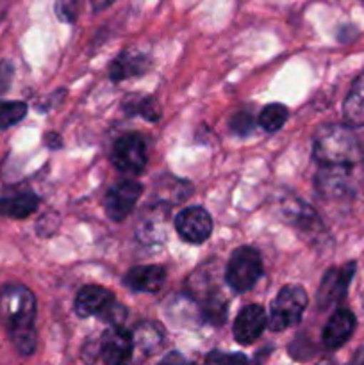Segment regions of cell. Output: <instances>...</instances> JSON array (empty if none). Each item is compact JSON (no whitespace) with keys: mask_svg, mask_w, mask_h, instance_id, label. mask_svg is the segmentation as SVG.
<instances>
[{"mask_svg":"<svg viewBox=\"0 0 364 365\" xmlns=\"http://www.w3.org/2000/svg\"><path fill=\"white\" fill-rule=\"evenodd\" d=\"M0 319L6 324L14 349L29 356L36 351V298L25 285L9 284L0 291Z\"/></svg>","mask_w":364,"mask_h":365,"instance_id":"obj_1","label":"cell"},{"mask_svg":"<svg viewBox=\"0 0 364 365\" xmlns=\"http://www.w3.org/2000/svg\"><path fill=\"white\" fill-rule=\"evenodd\" d=\"M313 155L321 166H357L363 150L350 127L323 125L314 135Z\"/></svg>","mask_w":364,"mask_h":365,"instance_id":"obj_2","label":"cell"},{"mask_svg":"<svg viewBox=\"0 0 364 365\" xmlns=\"http://www.w3.org/2000/svg\"><path fill=\"white\" fill-rule=\"evenodd\" d=\"M307 307V292L300 285H285L273 299L268 316V328L271 331H282L300 323Z\"/></svg>","mask_w":364,"mask_h":365,"instance_id":"obj_3","label":"cell"},{"mask_svg":"<svg viewBox=\"0 0 364 365\" xmlns=\"http://www.w3.org/2000/svg\"><path fill=\"white\" fill-rule=\"evenodd\" d=\"M261 274H263V260L256 248L241 246L234 250L225 269V280L228 287L234 289L236 292H246L256 285Z\"/></svg>","mask_w":364,"mask_h":365,"instance_id":"obj_4","label":"cell"},{"mask_svg":"<svg viewBox=\"0 0 364 365\" xmlns=\"http://www.w3.org/2000/svg\"><path fill=\"white\" fill-rule=\"evenodd\" d=\"M111 163L125 173H141L146 166V143L139 134H125L114 141Z\"/></svg>","mask_w":364,"mask_h":365,"instance_id":"obj_5","label":"cell"},{"mask_svg":"<svg viewBox=\"0 0 364 365\" xmlns=\"http://www.w3.org/2000/svg\"><path fill=\"white\" fill-rule=\"evenodd\" d=\"M353 168L355 166H321L316 175V189L323 198L341 200L353 192Z\"/></svg>","mask_w":364,"mask_h":365,"instance_id":"obj_6","label":"cell"},{"mask_svg":"<svg viewBox=\"0 0 364 365\" xmlns=\"http://www.w3.org/2000/svg\"><path fill=\"white\" fill-rule=\"evenodd\" d=\"M141 192V184L134 180L118 182L116 185H113L103 198V209H106L107 217L111 221H123L132 212Z\"/></svg>","mask_w":364,"mask_h":365,"instance_id":"obj_7","label":"cell"},{"mask_svg":"<svg viewBox=\"0 0 364 365\" xmlns=\"http://www.w3.org/2000/svg\"><path fill=\"white\" fill-rule=\"evenodd\" d=\"M175 228L184 241L202 245L213 232V220L203 207H188L175 217Z\"/></svg>","mask_w":364,"mask_h":365,"instance_id":"obj_8","label":"cell"},{"mask_svg":"<svg viewBox=\"0 0 364 365\" xmlns=\"http://www.w3.org/2000/svg\"><path fill=\"white\" fill-rule=\"evenodd\" d=\"M353 273H355V262H350L343 267H332L327 271L318 291V307L321 310L335 305L345 298Z\"/></svg>","mask_w":364,"mask_h":365,"instance_id":"obj_9","label":"cell"},{"mask_svg":"<svg viewBox=\"0 0 364 365\" xmlns=\"http://www.w3.org/2000/svg\"><path fill=\"white\" fill-rule=\"evenodd\" d=\"M134 351V337L121 327H113L102 335L100 355L107 365H125Z\"/></svg>","mask_w":364,"mask_h":365,"instance_id":"obj_10","label":"cell"},{"mask_svg":"<svg viewBox=\"0 0 364 365\" xmlns=\"http://www.w3.org/2000/svg\"><path fill=\"white\" fill-rule=\"evenodd\" d=\"M268 327V317L264 307L256 305H246L243 307L241 312L238 314L234 321V339L239 344H252L253 341L261 337V334L264 331V328Z\"/></svg>","mask_w":364,"mask_h":365,"instance_id":"obj_11","label":"cell"},{"mask_svg":"<svg viewBox=\"0 0 364 365\" xmlns=\"http://www.w3.org/2000/svg\"><path fill=\"white\" fill-rule=\"evenodd\" d=\"M166 280V271L161 266H138L132 267L123 278V284L136 292H153L159 291Z\"/></svg>","mask_w":364,"mask_h":365,"instance_id":"obj_12","label":"cell"},{"mask_svg":"<svg viewBox=\"0 0 364 365\" xmlns=\"http://www.w3.org/2000/svg\"><path fill=\"white\" fill-rule=\"evenodd\" d=\"M355 330V316L350 310H338L323 328V344L328 349H338L352 337Z\"/></svg>","mask_w":364,"mask_h":365,"instance_id":"obj_13","label":"cell"},{"mask_svg":"<svg viewBox=\"0 0 364 365\" xmlns=\"http://www.w3.org/2000/svg\"><path fill=\"white\" fill-rule=\"evenodd\" d=\"M284 216L285 220L291 225H295V228H298L300 232H307L310 235H316L318 232L323 230V225H321L320 216L316 214V210L313 207H309L307 203H303L300 198H291L284 207Z\"/></svg>","mask_w":364,"mask_h":365,"instance_id":"obj_14","label":"cell"},{"mask_svg":"<svg viewBox=\"0 0 364 365\" xmlns=\"http://www.w3.org/2000/svg\"><path fill=\"white\" fill-rule=\"evenodd\" d=\"M148 68L150 59L145 53L136 52V50H125L109 64V77L114 82H120L123 78L143 75Z\"/></svg>","mask_w":364,"mask_h":365,"instance_id":"obj_15","label":"cell"},{"mask_svg":"<svg viewBox=\"0 0 364 365\" xmlns=\"http://www.w3.org/2000/svg\"><path fill=\"white\" fill-rule=\"evenodd\" d=\"M111 302L113 294L100 285H86L75 298V312L81 317H91L102 312Z\"/></svg>","mask_w":364,"mask_h":365,"instance_id":"obj_16","label":"cell"},{"mask_svg":"<svg viewBox=\"0 0 364 365\" xmlns=\"http://www.w3.org/2000/svg\"><path fill=\"white\" fill-rule=\"evenodd\" d=\"M39 205V198L34 192H16V195L0 196V216L24 220L31 216Z\"/></svg>","mask_w":364,"mask_h":365,"instance_id":"obj_17","label":"cell"},{"mask_svg":"<svg viewBox=\"0 0 364 365\" xmlns=\"http://www.w3.org/2000/svg\"><path fill=\"white\" fill-rule=\"evenodd\" d=\"M343 116L350 127H364V73L353 81L343 103Z\"/></svg>","mask_w":364,"mask_h":365,"instance_id":"obj_18","label":"cell"},{"mask_svg":"<svg viewBox=\"0 0 364 365\" xmlns=\"http://www.w3.org/2000/svg\"><path fill=\"white\" fill-rule=\"evenodd\" d=\"M134 337V348H139L143 353L150 355L159 349L161 342H163V331H161L159 324L153 323H141L136 328Z\"/></svg>","mask_w":364,"mask_h":365,"instance_id":"obj_19","label":"cell"},{"mask_svg":"<svg viewBox=\"0 0 364 365\" xmlns=\"http://www.w3.org/2000/svg\"><path fill=\"white\" fill-rule=\"evenodd\" d=\"M191 192V185L189 182L184 180H175V178H166V182H159V191H157V198L161 202L168 203H177L182 200L188 198V195Z\"/></svg>","mask_w":364,"mask_h":365,"instance_id":"obj_20","label":"cell"},{"mask_svg":"<svg viewBox=\"0 0 364 365\" xmlns=\"http://www.w3.org/2000/svg\"><path fill=\"white\" fill-rule=\"evenodd\" d=\"M288 120V107L282 103H270L259 114V125L266 132H277Z\"/></svg>","mask_w":364,"mask_h":365,"instance_id":"obj_21","label":"cell"},{"mask_svg":"<svg viewBox=\"0 0 364 365\" xmlns=\"http://www.w3.org/2000/svg\"><path fill=\"white\" fill-rule=\"evenodd\" d=\"M123 109L128 114H141L145 120L157 121L159 120V107H157L156 100L146 96V98H139V96H131L127 102H123Z\"/></svg>","mask_w":364,"mask_h":365,"instance_id":"obj_22","label":"cell"},{"mask_svg":"<svg viewBox=\"0 0 364 365\" xmlns=\"http://www.w3.org/2000/svg\"><path fill=\"white\" fill-rule=\"evenodd\" d=\"M27 114V103L25 102H6L0 100V130L9 128L20 123Z\"/></svg>","mask_w":364,"mask_h":365,"instance_id":"obj_23","label":"cell"},{"mask_svg":"<svg viewBox=\"0 0 364 365\" xmlns=\"http://www.w3.org/2000/svg\"><path fill=\"white\" fill-rule=\"evenodd\" d=\"M206 365H248V359L241 353L213 351L206 356Z\"/></svg>","mask_w":364,"mask_h":365,"instance_id":"obj_24","label":"cell"},{"mask_svg":"<svg viewBox=\"0 0 364 365\" xmlns=\"http://www.w3.org/2000/svg\"><path fill=\"white\" fill-rule=\"evenodd\" d=\"M98 316H100V319L106 321V323H109L111 327H121V323H123L125 317H127V309L121 305H118V303L111 302L109 305H107L106 309L98 314Z\"/></svg>","mask_w":364,"mask_h":365,"instance_id":"obj_25","label":"cell"},{"mask_svg":"<svg viewBox=\"0 0 364 365\" xmlns=\"http://www.w3.org/2000/svg\"><path fill=\"white\" fill-rule=\"evenodd\" d=\"M56 14L64 24H74L79 14L77 0H56Z\"/></svg>","mask_w":364,"mask_h":365,"instance_id":"obj_26","label":"cell"},{"mask_svg":"<svg viewBox=\"0 0 364 365\" xmlns=\"http://www.w3.org/2000/svg\"><path fill=\"white\" fill-rule=\"evenodd\" d=\"M231 128L234 134L248 135L253 130V118L248 113H236L231 120Z\"/></svg>","mask_w":364,"mask_h":365,"instance_id":"obj_27","label":"cell"},{"mask_svg":"<svg viewBox=\"0 0 364 365\" xmlns=\"http://www.w3.org/2000/svg\"><path fill=\"white\" fill-rule=\"evenodd\" d=\"M13 64H11L9 61H2V63H0V93L9 89L11 81H13Z\"/></svg>","mask_w":364,"mask_h":365,"instance_id":"obj_28","label":"cell"},{"mask_svg":"<svg viewBox=\"0 0 364 365\" xmlns=\"http://www.w3.org/2000/svg\"><path fill=\"white\" fill-rule=\"evenodd\" d=\"M157 365H184V356L178 351H171L164 356Z\"/></svg>","mask_w":364,"mask_h":365,"instance_id":"obj_29","label":"cell"}]
</instances>
